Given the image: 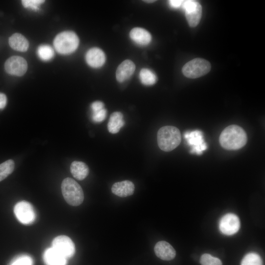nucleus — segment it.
<instances>
[{"mask_svg":"<svg viewBox=\"0 0 265 265\" xmlns=\"http://www.w3.org/2000/svg\"><path fill=\"white\" fill-rule=\"evenodd\" d=\"M247 140L245 131L236 125L227 127L221 132L219 136L221 146L228 150H238L243 147Z\"/></svg>","mask_w":265,"mask_h":265,"instance_id":"nucleus-1","label":"nucleus"},{"mask_svg":"<svg viewBox=\"0 0 265 265\" xmlns=\"http://www.w3.org/2000/svg\"><path fill=\"white\" fill-rule=\"evenodd\" d=\"M157 141L159 148L165 152H169L179 146L181 141L180 130L172 126L160 128L157 133Z\"/></svg>","mask_w":265,"mask_h":265,"instance_id":"nucleus-2","label":"nucleus"},{"mask_svg":"<svg viewBox=\"0 0 265 265\" xmlns=\"http://www.w3.org/2000/svg\"><path fill=\"white\" fill-rule=\"evenodd\" d=\"M61 191L65 200L71 206H79L84 200V193L81 187L71 178H66L63 180Z\"/></svg>","mask_w":265,"mask_h":265,"instance_id":"nucleus-3","label":"nucleus"},{"mask_svg":"<svg viewBox=\"0 0 265 265\" xmlns=\"http://www.w3.org/2000/svg\"><path fill=\"white\" fill-rule=\"evenodd\" d=\"M79 39L76 34L72 31H65L57 34L53 41V45L58 53L68 54L74 52L78 48Z\"/></svg>","mask_w":265,"mask_h":265,"instance_id":"nucleus-4","label":"nucleus"},{"mask_svg":"<svg viewBox=\"0 0 265 265\" xmlns=\"http://www.w3.org/2000/svg\"><path fill=\"white\" fill-rule=\"evenodd\" d=\"M211 69V65L209 61L202 58H197L185 64L182 72L186 77L195 79L207 74Z\"/></svg>","mask_w":265,"mask_h":265,"instance_id":"nucleus-5","label":"nucleus"},{"mask_svg":"<svg viewBox=\"0 0 265 265\" xmlns=\"http://www.w3.org/2000/svg\"><path fill=\"white\" fill-rule=\"evenodd\" d=\"M184 138L190 147V153L201 155L207 148L203 133L199 130L187 131L184 133Z\"/></svg>","mask_w":265,"mask_h":265,"instance_id":"nucleus-6","label":"nucleus"},{"mask_svg":"<svg viewBox=\"0 0 265 265\" xmlns=\"http://www.w3.org/2000/svg\"><path fill=\"white\" fill-rule=\"evenodd\" d=\"M183 8L185 11V15L188 24L190 27H195L199 23L202 16V6L194 0H184Z\"/></svg>","mask_w":265,"mask_h":265,"instance_id":"nucleus-7","label":"nucleus"},{"mask_svg":"<svg viewBox=\"0 0 265 265\" xmlns=\"http://www.w3.org/2000/svg\"><path fill=\"white\" fill-rule=\"evenodd\" d=\"M14 213L22 223L29 224L32 223L35 219V213L30 203L22 201L17 203L14 208Z\"/></svg>","mask_w":265,"mask_h":265,"instance_id":"nucleus-8","label":"nucleus"},{"mask_svg":"<svg viewBox=\"0 0 265 265\" xmlns=\"http://www.w3.org/2000/svg\"><path fill=\"white\" fill-rule=\"evenodd\" d=\"M52 248L66 258L72 257L75 252L73 241L69 237L64 235L59 236L54 238Z\"/></svg>","mask_w":265,"mask_h":265,"instance_id":"nucleus-9","label":"nucleus"},{"mask_svg":"<svg viewBox=\"0 0 265 265\" xmlns=\"http://www.w3.org/2000/svg\"><path fill=\"white\" fill-rule=\"evenodd\" d=\"M4 68L6 72L10 75L22 76L26 72L27 64L23 57L12 56L5 61Z\"/></svg>","mask_w":265,"mask_h":265,"instance_id":"nucleus-10","label":"nucleus"},{"mask_svg":"<svg viewBox=\"0 0 265 265\" xmlns=\"http://www.w3.org/2000/svg\"><path fill=\"white\" fill-rule=\"evenodd\" d=\"M219 227L223 234L232 235L236 233L240 228L239 219L234 213H227L220 219Z\"/></svg>","mask_w":265,"mask_h":265,"instance_id":"nucleus-11","label":"nucleus"},{"mask_svg":"<svg viewBox=\"0 0 265 265\" xmlns=\"http://www.w3.org/2000/svg\"><path fill=\"white\" fill-rule=\"evenodd\" d=\"M154 251L156 256L162 260H171L176 256V251L174 248L165 241L158 242L155 246Z\"/></svg>","mask_w":265,"mask_h":265,"instance_id":"nucleus-12","label":"nucleus"},{"mask_svg":"<svg viewBox=\"0 0 265 265\" xmlns=\"http://www.w3.org/2000/svg\"><path fill=\"white\" fill-rule=\"evenodd\" d=\"M85 59L90 66L93 68H98L105 63L106 56L103 51L100 49L93 48L87 52Z\"/></svg>","mask_w":265,"mask_h":265,"instance_id":"nucleus-13","label":"nucleus"},{"mask_svg":"<svg viewBox=\"0 0 265 265\" xmlns=\"http://www.w3.org/2000/svg\"><path fill=\"white\" fill-rule=\"evenodd\" d=\"M134 188V185L132 182L125 180L114 183L112 186L111 191L118 196L125 197L132 195Z\"/></svg>","mask_w":265,"mask_h":265,"instance_id":"nucleus-14","label":"nucleus"},{"mask_svg":"<svg viewBox=\"0 0 265 265\" xmlns=\"http://www.w3.org/2000/svg\"><path fill=\"white\" fill-rule=\"evenodd\" d=\"M135 68V64L131 60H126L123 61L119 65L116 70L117 80L120 82L125 81L133 74Z\"/></svg>","mask_w":265,"mask_h":265,"instance_id":"nucleus-15","label":"nucleus"},{"mask_svg":"<svg viewBox=\"0 0 265 265\" xmlns=\"http://www.w3.org/2000/svg\"><path fill=\"white\" fill-rule=\"evenodd\" d=\"M43 259L46 265H66V258L52 247L46 249Z\"/></svg>","mask_w":265,"mask_h":265,"instance_id":"nucleus-16","label":"nucleus"},{"mask_svg":"<svg viewBox=\"0 0 265 265\" xmlns=\"http://www.w3.org/2000/svg\"><path fill=\"white\" fill-rule=\"evenodd\" d=\"M131 38L136 43L140 45H146L151 41L150 33L146 29L140 27L132 28L130 33Z\"/></svg>","mask_w":265,"mask_h":265,"instance_id":"nucleus-17","label":"nucleus"},{"mask_svg":"<svg viewBox=\"0 0 265 265\" xmlns=\"http://www.w3.org/2000/svg\"><path fill=\"white\" fill-rule=\"evenodd\" d=\"M9 45L14 50L19 52H26L29 47L27 39L20 33L12 34L8 40Z\"/></svg>","mask_w":265,"mask_h":265,"instance_id":"nucleus-18","label":"nucleus"},{"mask_svg":"<svg viewBox=\"0 0 265 265\" xmlns=\"http://www.w3.org/2000/svg\"><path fill=\"white\" fill-rule=\"evenodd\" d=\"M70 171L74 178L78 180L84 179L89 174V168L83 162L74 161L70 166Z\"/></svg>","mask_w":265,"mask_h":265,"instance_id":"nucleus-19","label":"nucleus"},{"mask_svg":"<svg viewBox=\"0 0 265 265\" xmlns=\"http://www.w3.org/2000/svg\"><path fill=\"white\" fill-rule=\"evenodd\" d=\"M123 115L120 112H113L110 116L107 124V129L111 133H116L124 125Z\"/></svg>","mask_w":265,"mask_h":265,"instance_id":"nucleus-20","label":"nucleus"},{"mask_svg":"<svg viewBox=\"0 0 265 265\" xmlns=\"http://www.w3.org/2000/svg\"><path fill=\"white\" fill-rule=\"evenodd\" d=\"M139 78L141 83L146 85H152L157 81L156 74L149 69L143 68L139 73Z\"/></svg>","mask_w":265,"mask_h":265,"instance_id":"nucleus-21","label":"nucleus"},{"mask_svg":"<svg viewBox=\"0 0 265 265\" xmlns=\"http://www.w3.org/2000/svg\"><path fill=\"white\" fill-rule=\"evenodd\" d=\"M14 166V162L12 159H8L0 164V182L12 173Z\"/></svg>","mask_w":265,"mask_h":265,"instance_id":"nucleus-22","label":"nucleus"},{"mask_svg":"<svg viewBox=\"0 0 265 265\" xmlns=\"http://www.w3.org/2000/svg\"><path fill=\"white\" fill-rule=\"evenodd\" d=\"M37 54L42 60L48 61L53 57L54 52L52 48L50 46L42 45L38 48Z\"/></svg>","mask_w":265,"mask_h":265,"instance_id":"nucleus-23","label":"nucleus"},{"mask_svg":"<svg viewBox=\"0 0 265 265\" xmlns=\"http://www.w3.org/2000/svg\"><path fill=\"white\" fill-rule=\"evenodd\" d=\"M240 265H263V262L258 254L251 252L248 253L243 257Z\"/></svg>","mask_w":265,"mask_h":265,"instance_id":"nucleus-24","label":"nucleus"},{"mask_svg":"<svg viewBox=\"0 0 265 265\" xmlns=\"http://www.w3.org/2000/svg\"><path fill=\"white\" fill-rule=\"evenodd\" d=\"M202 265H222L221 261L218 258L209 254H203L200 260Z\"/></svg>","mask_w":265,"mask_h":265,"instance_id":"nucleus-25","label":"nucleus"},{"mask_svg":"<svg viewBox=\"0 0 265 265\" xmlns=\"http://www.w3.org/2000/svg\"><path fill=\"white\" fill-rule=\"evenodd\" d=\"M32 259L27 255H22L15 259L10 265H32Z\"/></svg>","mask_w":265,"mask_h":265,"instance_id":"nucleus-26","label":"nucleus"},{"mask_svg":"<svg viewBox=\"0 0 265 265\" xmlns=\"http://www.w3.org/2000/svg\"><path fill=\"white\" fill-rule=\"evenodd\" d=\"M45 2L43 0H23L22 4L26 8H30L34 10L39 9V5Z\"/></svg>","mask_w":265,"mask_h":265,"instance_id":"nucleus-27","label":"nucleus"},{"mask_svg":"<svg viewBox=\"0 0 265 265\" xmlns=\"http://www.w3.org/2000/svg\"><path fill=\"white\" fill-rule=\"evenodd\" d=\"M106 110L105 108L99 111L92 112V120L96 123L102 122L106 118Z\"/></svg>","mask_w":265,"mask_h":265,"instance_id":"nucleus-28","label":"nucleus"},{"mask_svg":"<svg viewBox=\"0 0 265 265\" xmlns=\"http://www.w3.org/2000/svg\"><path fill=\"white\" fill-rule=\"evenodd\" d=\"M92 112L99 111L104 108V104L101 101H95L91 105Z\"/></svg>","mask_w":265,"mask_h":265,"instance_id":"nucleus-29","label":"nucleus"},{"mask_svg":"<svg viewBox=\"0 0 265 265\" xmlns=\"http://www.w3.org/2000/svg\"><path fill=\"white\" fill-rule=\"evenodd\" d=\"M7 98L6 95L2 93H0V109H2L5 107L6 105Z\"/></svg>","mask_w":265,"mask_h":265,"instance_id":"nucleus-30","label":"nucleus"},{"mask_svg":"<svg viewBox=\"0 0 265 265\" xmlns=\"http://www.w3.org/2000/svg\"><path fill=\"white\" fill-rule=\"evenodd\" d=\"M184 0H169V3L170 5L174 8H179L180 7L183 2Z\"/></svg>","mask_w":265,"mask_h":265,"instance_id":"nucleus-31","label":"nucleus"},{"mask_svg":"<svg viewBox=\"0 0 265 265\" xmlns=\"http://www.w3.org/2000/svg\"><path fill=\"white\" fill-rule=\"evenodd\" d=\"M144 1L148 2H152L155 1V0H144Z\"/></svg>","mask_w":265,"mask_h":265,"instance_id":"nucleus-32","label":"nucleus"}]
</instances>
